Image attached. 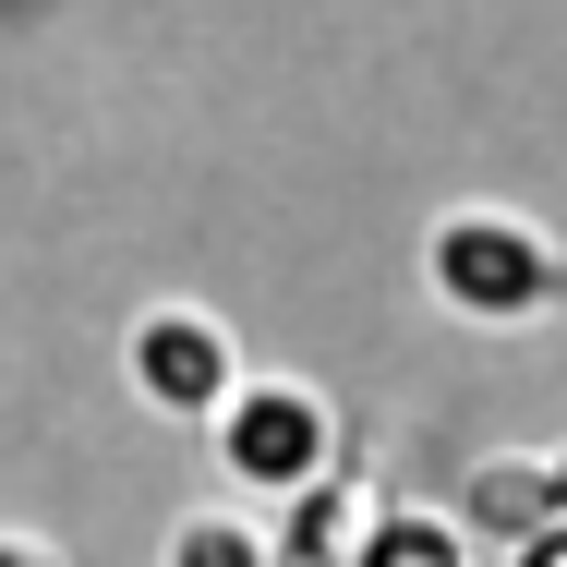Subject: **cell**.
<instances>
[{"label":"cell","mask_w":567,"mask_h":567,"mask_svg":"<svg viewBox=\"0 0 567 567\" xmlns=\"http://www.w3.org/2000/svg\"><path fill=\"white\" fill-rule=\"evenodd\" d=\"M362 567H458V519H362Z\"/></svg>","instance_id":"52a82bcc"},{"label":"cell","mask_w":567,"mask_h":567,"mask_svg":"<svg viewBox=\"0 0 567 567\" xmlns=\"http://www.w3.org/2000/svg\"><path fill=\"white\" fill-rule=\"evenodd\" d=\"M507 567H567V519H544L532 544H507Z\"/></svg>","instance_id":"ba28073f"},{"label":"cell","mask_w":567,"mask_h":567,"mask_svg":"<svg viewBox=\"0 0 567 567\" xmlns=\"http://www.w3.org/2000/svg\"><path fill=\"white\" fill-rule=\"evenodd\" d=\"M121 374H133V399H145V411L206 423L229 386H241V339H229L206 302H145V315H133V339H121Z\"/></svg>","instance_id":"3957f363"},{"label":"cell","mask_w":567,"mask_h":567,"mask_svg":"<svg viewBox=\"0 0 567 567\" xmlns=\"http://www.w3.org/2000/svg\"><path fill=\"white\" fill-rule=\"evenodd\" d=\"M471 532L532 544V532H544V458H483V471H471Z\"/></svg>","instance_id":"5b68a950"},{"label":"cell","mask_w":567,"mask_h":567,"mask_svg":"<svg viewBox=\"0 0 567 567\" xmlns=\"http://www.w3.org/2000/svg\"><path fill=\"white\" fill-rule=\"evenodd\" d=\"M423 290L458 327H544L556 290H567V254H556V229H532L519 206H458L423 241Z\"/></svg>","instance_id":"6da1fadb"},{"label":"cell","mask_w":567,"mask_h":567,"mask_svg":"<svg viewBox=\"0 0 567 567\" xmlns=\"http://www.w3.org/2000/svg\"><path fill=\"white\" fill-rule=\"evenodd\" d=\"M544 519H567V447L544 458Z\"/></svg>","instance_id":"30bf717a"},{"label":"cell","mask_w":567,"mask_h":567,"mask_svg":"<svg viewBox=\"0 0 567 567\" xmlns=\"http://www.w3.org/2000/svg\"><path fill=\"white\" fill-rule=\"evenodd\" d=\"M206 447H218L229 495L290 507L302 483H327V471H339V411H327V386H315V374H254V362H241V386L206 411Z\"/></svg>","instance_id":"7a4b0ae2"},{"label":"cell","mask_w":567,"mask_h":567,"mask_svg":"<svg viewBox=\"0 0 567 567\" xmlns=\"http://www.w3.org/2000/svg\"><path fill=\"white\" fill-rule=\"evenodd\" d=\"M0 567H61V544H37V532H0Z\"/></svg>","instance_id":"9c48e42d"},{"label":"cell","mask_w":567,"mask_h":567,"mask_svg":"<svg viewBox=\"0 0 567 567\" xmlns=\"http://www.w3.org/2000/svg\"><path fill=\"white\" fill-rule=\"evenodd\" d=\"M350 519H362V495H350L339 471L302 483V495H290V532H278V567H339L350 556Z\"/></svg>","instance_id":"8992f818"},{"label":"cell","mask_w":567,"mask_h":567,"mask_svg":"<svg viewBox=\"0 0 567 567\" xmlns=\"http://www.w3.org/2000/svg\"><path fill=\"white\" fill-rule=\"evenodd\" d=\"M157 567H278V532L241 519V507H194V519H169Z\"/></svg>","instance_id":"277c9868"}]
</instances>
